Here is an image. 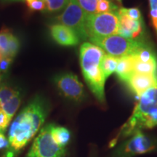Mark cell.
Listing matches in <instances>:
<instances>
[{"instance_id": "7402d4cb", "label": "cell", "mask_w": 157, "mask_h": 157, "mask_svg": "<svg viewBox=\"0 0 157 157\" xmlns=\"http://www.w3.org/2000/svg\"><path fill=\"white\" fill-rule=\"evenodd\" d=\"M119 10L122 12V13L128 15L129 17L135 21H143L142 15H141L140 10L136 7H132V8H122L119 9Z\"/></svg>"}, {"instance_id": "d4e9b609", "label": "cell", "mask_w": 157, "mask_h": 157, "mask_svg": "<svg viewBox=\"0 0 157 157\" xmlns=\"http://www.w3.org/2000/svg\"><path fill=\"white\" fill-rule=\"evenodd\" d=\"M87 157H98V151L95 146H92L89 151V154H88Z\"/></svg>"}, {"instance_id": "9c48e42d", "label": "cell", "mask_w": 157, "mask_h": 157, "mask_svg": "<svg viewBox=\"0 0 157 157\" xmlns=\"http://www.w3.org/2000/svg\"><path fill=\"white\" fill-rule=\"evenodd\" d=\"M60 24L75 31L80 39H89L87 31V16L77 0H69L64 11L57 17Z\"/></svg>"}, {"instance_id": "6da1fadb", "label": "cell", "mask_w": 157, "mask_h": 157, "mask_svg": "<svg viewBox=\"0 0 157 157\" xmlns=\"http://www.w3.org/2000/svg\"><path fill=\"white\" fill-rule=\"evenodd\" d=\"M50 107L41 96H36L20 111L10 124L7 132V146L0 157H19L44 125Z\"/></svg>"}, {"instance_id": "9a60e30c", "label": "cell", "mask_w": 157, "mask_h": 157, "mask_svg": "<svg viewBox=\"0 0 157 157\" xmlns=\"http://www.w3.org/2000/svg\"><path fill=\"white\" fill-rule=\"evenodd\" d=\"M118 61H119V58L117 57L112 56L109 54L104 55L101 61V69L106 79L109 76L116 72Z\"/></svg>"}, {"instance_id": "e0dca14e", "label": "cell", "mask_w": 157, "mask_h": 157, "mask_svg": "<svg viewBox=\"0 0 157 157\" xmlns=\"http://www.w3.org/2000/svg\"><path fill=\"white\" fill-rule=\"evenodd\" d=\"M13 35V33L7 29L5 28L0 31V52L3 57L5 56Z\"/></svg>"}, {"instance_id": "3957f363", "label": "cell", "mask_w": 157, "mask_h": 157, "mask_svg": "<svg viewBox=\"0 0 157 157\" xmlns=\"http://www.w3.org/2000/svg\"><path fill=\"white\" fill-rule=\"evenodd\" d=\"M156 126L157 87H153L139 98L132 115L109 142V148H114L118 143L137 131L152 129Z\"/></svg>"}, {"instance_id": "7c38bea8", "label": "cell", "mask_w": 157, "mask_h": 157, "mask_svg": "<svg viewBox=\"0 0 157 157\" xmlns=\"http://www.w3.org/2000/svg\"><path fill=\"white\" fill-rule=\"evenodd\" d=\"M119 20V28L118 34L126 38L135 39L140 36L143 31V21H135L119 10L118 11Z\"/></svg>"}, {"instance_id": "cb8c5ba5", "label": "cell", "mask_w": 157, "mask_h": 157, "mask_svg": "<svg viewBox=\"0 0 157 157\" xmlns=\"http://www.w3.org/2000/svg\"><path fill=\"white\" fill-rule=\"evenodd\" d=\"M13 61V59L9 58H3L0 61V72L5 73L10 67V65Z\"/></svg>"}, {"instance_id": "603a6c76", "label": "cell", "mask_w": 157, "mask_h": 157, "mask_svg": "<svg viewBox=\"0 0 157 157\" xmlns=\"http://www.w3.org/2000/svg\"><path fill=\"white\" fill-rule=\"evenodd\" d=\"M153 26L157 34V0H148Z\"/></svg>"}, {"instance_id": "4fadbf2b", "label": "cell", "mask_w": 157, "mask_h": 157, "mask_svg": "<svg viewBox=\"0 0 157 157\" xmlns=\"http://www.w3.org/2000/svg\"><path fill=\"white\" fill-rule=\"evenodd\" d=\"M115 73L121 82L124 83L127 82L134 74V58L132 55L119 58Z\"/></svg>"}, {"instance_id": "d6986e66", "label": "cell", "mask_w": 157, "mask_h": 157, "mask_svg": "<svg viewBox=\"0 0 157 157\" xmlns=\"http://www.w3.org/2000/svg\"><path fill=\"white\" fill-rule=\"evenodd\" d=\"M19 48L20 43L18 39L13 34L10 39V42L8 48H7L5 56L3 58H9L13 59L17 55V52H18Z\"/></svg>"}, {"instance_id": "8fae6325", "label": "cell", "mask_w": 157, "mask_h": 157, "mask_svg": "<svg viewBox=\"0 0 157 157\" xmlns=\"http://www.w3.org/2000/svg\"><path fill=\"white\" fill-rule=\"evenodd\" d=\"M50 29L52 39L62 46H76L80 42V39L77 34L73 29L66 25L57 23L51 25Z\"/></svg>"}, {"instance_id": "2e32d148", "label": "cell", "mask_w": 157, "mask_h": 157, "mask_svg": "<svg viewBox=\"0 0 157 157\" xmlns=\"http://www.w3.org/2000/svg\"><path fill=\"white\" fill-rule=\"evenodd\" d=\"M46 5L47 10L50 13H57L66 8L69 0H42Z\"/></svg>"}, {"instance_id": "5bb4252c", "label": "cell", "mask_w": 157, "mask_h": 157, "mask_svg": "<svg viewBox=\"0 0 157 157\" xmlns=\"http://www.w3.org/2000/svg\"><path fill=\"white\" fill-rule=\"evenodd\" d=\"M134 58V73L157 75V59L149 62H141Z\"/></svg>"}, {"instance_id": "7a4b0ae2", "label": "cell", "mask_w": 157, "mask_h": 157, "mask_svg": "<svg viewBox=\"0 0 157 157\" xmlns=\"http://www.w3.org/2000/svg\"><path fill=\"white\" fill-rule=\"evenodd\" d=\"M72 135L66 127L54 123L44 125L23 157H71Z\"/></svg>"}, {"instance_id": "277c9868", "label": "cell", "mask_w": 157, "mask_h": 157, "mask_svg": "<svg viewBox=\"0 0 157 157\" xmlns=\"http://www.w3.org/2000/svg\"><path fill=\"white\" fill-rule=\"evenodd\" d=\"M97 45L84 42L80 48V64L84 79L98 103L105 104V83L106 78L101 69V61L105 55Z\"/></svg>"}, {"instance_id": "ba28073f", "label": "cell", "mask_w": 157, "mask_h": 157, "mask_svg": "<svg viewBox=\"0 0 157 157\" xmlns=\"http://www.w3.org/2000/svg\"><path fill=\"white\" fill-rule=\"evenodd\" d=\"M59 94L65 100L74 104H81L87 98L84 86L72 73L62 74L54 78Z\"/></svg>"}, {"instance_id": "4316f807", "label": "cell", "mask_w": 157, "mask_h": 157, "mask_svg": "<svg viewBox=\"0 0 157 157\" xmlns=\"http://www.w3.org/2000/svg\"><path fill=\"white\" fill-rule=\"evenodd\" d=\"M3 58V56H2V54L1 53V52H0V61H1L2 60V59Z\"/></svg>"}, {"instance_id": "83f0119b", "label": "cell", "mask_w": 157, "mask_h": 157, "mask_svg": "<svg viewBox=\"0 0 157 157\" xmlns=\"http://www.w3.org/2000/svg\"><path fill=\"white\" fill-rule=\"evenodd\" d=\"M2 73L1 72H0V82H1V80H2V74H1Z\"/></svg>"}, {"instance_id": "52a82bcc", "label": "cell", "mask_w": 157, "mask_h": 157, "mask_svg": "<svg viewBox=\"0 0 157 157\" xmlns=\"http://www.w3.org/2000/svg\"><path fill=\"white\" fill-rule=\"evenodd\" d=\"M86 26L89 39L118 34L119 28L118 13H96L87 16Z\"/></svg>"}, {"instance_id": "30bf717a", "label": "cell", "mask_w": 157, "mask_h": 157, "mask_svg": "<svg viewBox=\"0 0 157 157\" xmlns=\"http://www.w3.org/2000/svg\"><path fill=\"white\" fill-rule=\"evenodd\" d=\"M125 84L133 94L140 98L148 90L157 87V75L134 73Z\"/></svg>"}, {"instance_id": "5b68a950", "label": "cell", "mask_w": 157, "mask_h": 157, "mask_svg": "<svg viewBox=\"0 0 157 157\" xmlns=\"http://www.w3.org/2000/svg\"><path fill=\"white\" fill-rule=\"evenodd\" d=\"M154 152H157V138L140 130L118 143L109 157H135Z\"/></svg>"}, {"instance_id": "ac0fdd59", "label": "cell", "mask_w": 157, "mask_h": 157, "mask_svg": "<svg viewBox=\"0 0 157 157\" xmlns=\"http://www.w3.org/2000/svg\"><path fill=\"white\" fill-rule=\"evenodd\" d=\"M77 2L87 17L97 13L98 0H77Z\"/></svg>"}, {"instance_id": "ffe728a7", "label": "cell", "mask_w": 157, "mask_h": 157, "mask_svg": "<svg viewBox=\"0 0 157 157\" xmlns=\"http://www.w3.org/2000/svg\"><path fill=\"white\" fill-rule=\"evenodd\" d=\"M117 7L111 3V0H98L97 13L116 12Z\"/></svg>"}, {"instance_id": "484cf974", "label": "cell", "mask_w": 157, "mask_h": 157, "mask_svg": "<svg viewBox=\"0 0 157 157\" xmlns=\"http://www.w3.org/2000/svg\"><path fill=\"white\" fill-rule=\"evenodd\" d=\"M5 2H24V0H3Z\"/></svg>"}, {"instance_id": "44dd1931", "label": "cell", "mask_w": 157, "mask_h": 157, "mask_svg": "<svg viewBox=\"0 0 157 157\" xmlns=\"http://www.w3.org/2000/svg\"><path fill=\"white\" fill-rule=\"evenodd\" d=\"M28 7L31 10L44 11L46 9V5L42 0H24Z\"/></svg>"}, {"instance_id": "8992f818", "label": "cell", "mask_w": 157, "mask_h": 157, "mask_svg": "<svg viewBox=\"0 0 157 157\" xmlns=\"http://www.w3.org/2000/svg\"><path fill=\"white\" fill-rule=\"evenodd\" d=\"M89 39L93 44L103 49L107 54L118 58L134 55L145 45L140 40L128 39L119 34L104 37H91Z\"/></svg>"}, {"instance_id": "f1b7e54d", "label": "cell", "mask_w": 157, "mask_h": 157, "mask_svg": "<svg viewBox=\"0 0 157 157\" xmlns=\"http://www.w3.org/2000/svg\"><path fill=\"white\" fill-rule=\"evenodd\" d=\"M117 1L119 2H121V0H117Z\"/></svg>"}]
</instances>
